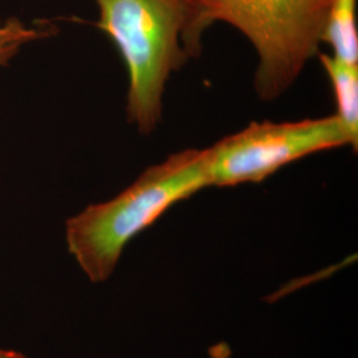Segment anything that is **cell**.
I'll return each mask as SVG.
<instances>
[{
  "label": "cell",
  "instance_id": "1",
  "mask_svg": "<svg viewBox=\"0 0 358 358\" xmlns=\"http://www.w3.org/2000/svg\"><path fill=\"white\" fill-rule=\"evenodd\" d=\"M182 44L189 57L202 51L206 29L223 22L255 47V88L264 101L288 90L319 53L331 0H186Z\"/></svg>",
  "mask_w": 358,
  "mask_h": 358
},
{
  "label": "cell",
  "instance_id": "2",
  "mask_svg": "<svg viewBox=\"0 0 358 358\" xmlns=\"http://www.w3.org/2000/svg\"><path fill=\"white\" fill-rule=\"evenodd\" d=\"M210 186L206 149L171 154L162 164L148 167L113 199L88 206L68 219V250L90 282H105L134 236L170 207Z\"/></svg>",
  "mask_w": 358,
  "mask_h": 358
},
{
  "label": "cell",
  "instance_id": "3",
  "mask_svg": "<svg viewBox=\"0 0 358 358\" xmlns=\"http://www.w3.org/2000/svg\"><path fill=\"white\" fill-rule=\"evenodd\" d=\"M96 27L115 43L129 75L127 115L142 134L162 118V99L171 72L189 59L182 44L186 0H94Z\"/></svg>",
  "mask_w": 358,
  "mask_h": 358
},
{
  "label": "cell",
  "instance_id": "4",
  "mask_svg": "<svg viewBox=\"0 0 358 358\" xmlns=\"http://www.w3.org/2000/svg\"><path fill=\"white\" fill-rule=\"evenodd\" d=\"M345 145L353 146V141L336 115L297 122H251L206 149L210 185L262 182L297 159Z\"/></svg>",
  "mask_w": 358,
  "mask_h": 358
},
{
  "label": "cell",
  "instance_id": "5",
  "mask_svg": "<svg viewBox=\"0 0 358 358\" xmlns=\"http://www.w3.org/2000/svg\"><path fill=\"white\" fill-rule=\"evenodd\" d=\"M331 78L337 101V118L345 128L353 141L355 150L358 142V65L346 64L344 62L328 56L319 55Z\"/></svg>",
  "mask_w": 358,
  "mask_h": 358
},
{
  "label": "cell",
  "instance_id": "6",
  "mask_svg": "<svg viewBox=\"0 0 358 358\" xmlns=\"http://www.w3.org/2000/svg\"><path fill=\"white\" fill-rule=\"evenodd\" d=\"M357 0H331L322 41L333 48V57L358 65Z\"/></svg>",
  "mask_w": 358,
  "mask_h": 358
},
{
  "label": "cell",
  "instance_id": "7",
  "mask_svg": "<svg viewBox=\"0 0 358 358\" xmlns=\"http://www.w3.org/2000/svg\"><path fill=\"white\" fill-rule=\"evenodd\" d=\"M55 29L48 22L29 26L15 16L0 20V68L8 64L24 45L50 36Z\"/></svg>",
  "mask_w": 358,
  "mask_h": 358
},
{
  "label": "cell",
  "instance_id": "8",
  "mask_svg": "<svg viewBox=\"0 0 358 358\" xmlns=\"http://www.w3.org/2000/svg\"><path fill=\"white\" fill-rule=\"evenodd\" d=\"M0 358H27L24 355L16 352V350H10V349H0Z\"/></svg>",
  "mask_w": 358,
  "mask_h": 358
}]
</instances>
